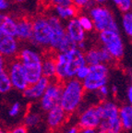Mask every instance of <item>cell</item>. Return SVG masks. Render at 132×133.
I'll return each mask as SVG.
<instances>
[{
  "label": "cell",
  "instance_id": "15",
  "mask_svg": "<svg viewBox=\"0 0 132 133\" xmlns=\"http://www.w3.org/2000/svg\"><path fill=\"white\" fill-rule=\"evenodd\" d=\"M16 38L19 41H30L32 34V19L27 16L15 17Z\"/></svg>",
  "mask_w": 132,
  "mask_h": 133
},
{
  "label": "cell",
  "instance_id": "35",
  "mask_svg": "<svg viewBox=\"0 0 132 133\" xmlns=\"http://www.w3.org/2000/svg\"><path fill=\"white\" fill-rule=\"evenodd\" d=\"M8 133H28V129L24 125H21V126H18V127L11 129Z\"/></svg>",
  "mask_w": 132,
  "mask_h": 133
},
{
  "label": "cell",
  "instance_id": "28",
  "mask_svg": "<svg viewBox=\"0 0 132 133\" xmlns=\"http://www.w3.org/2000/svg\"><path fill=\"white\" fill-rule=\"evenodd\" d=\"M73 5L80 9H89L91 6L94 5L93 0H72Z\"/></svg>",
  "mask_w": 132,
  "mask_h": 133
},
{
  "label": "cell",
  "instance_id": "33",
  "mask_svg": "<svg viewBox=\"0 0 132 133\" xmlns=\"http://www.w3.org/2000/svg\"><path fill=\"white\" fill-rule=\"evenodd\" d=\"M21 105L19 103H14V104L11 105L10 109L8 111V115L12 117H15V116H19L21 114Z\"/></svg>",
  "mask_w": 132,
  "mask_h": 133
},
{
  "label": "cell",
  "instance_id": "19",
  "mask_svg": "<svg viewBox=\"0 0 132 133\" xmlns=\"http://www.w3.org/2000/svg\"><path fill=\"white\" fill-rule=\"evenodd\" d=\"M53 14L56 15L62 21H68V19L76 18L78 15V9L74 6H52Z\"/></svg>",
  "mask_w": 132,
  "mask_h": 133
},
{
  "label": "cell",
  "instance_id": "25",
  "mask_svg": "<svg viewBox=\"0 0 132 133\" xmlns=\"http://www.w3.org/2000/svg\"><path fill=\"white\" fill-rule=\"evenodd\" d=\"M42 122V116L37 112H28L24 116V126L26 128H35L39 126Z\"/></svg>",
  "mask_w": 132,
  "mask_h": 133
},
{
  "label": "cell",
  "instance_id": "49",
  "mask_svg": "<svg viewBox=\"0 0 132 133\" xmlns=\"http://www.w3.org/2000/svg\"><path fill=\"white\" fill-rule=\"evenodd\" d=\"M130 11H132V5H131V8H130Z\"/></svg>",
  "mask_w": 132,
  "mask_h": 133
},
{
  "label": "cell",
  "instance_id": "17",
  "mask_svg": "<svg viewBox=\"0 0 132 133\" xmlns=\"http://www.w3.org/2000/svg\"><path fill=\"white\" fill-rule=\"evenodd\" d=\"M65 28H66V32L68 35V37L71 40H73L77 44L78 43L86 41L87 32L81 26L77 17L68 19L65 24Z\"/></svg>",
  "mask_w": 132,
  "mask_h": 133
},
{
  "label": "cell",
  "instance_id": "48",
  "mask_svg": "<svg viewBox=\"0 0 132 133\" xmlns=\"http://www.w3.org/2000/svg\"><path fill=\"white\" fill-rule=\"evenodd\" d=\"M105 133H117V132H115V131H106Z\"/></svg>",
  "mask_w": 132,
  "mask_h": 133
},
{
  "label": "cell",
  "instance_id": "40",
  "mask_svg": "<svg viewBox=\"0 0 132 133\" xmlns=\"http://www.w3.org/2000/svg\"><path fill=\"white\" fill-rule=\"evenodd\" d=\"M6 17H8V14H0V28L2 26L4 21L6 19Z\"/></svg>",
  "mask_w": 132,
  "mask_h": 133
},
{
  "label": "cell",
  "instance_id": "38",
  "mask_svg": "<svg viewBox=\"0 0 132 133\" xmlns=\"http://www.w3.org/2000/svg\"><path fill=\"white\" fill-rule=\"evenodd\" d=\"M97 129H91V128H83L80 129V133H96Z\"/></svg>",
  "mask_w": 132,
  "mask_h": 133
},
{
  "label": "cell",
  "instance_id": "5",
  "mask_svg": "<svg viewBox=\"0 0 132 133\" xmlns=\"http://www.w3.org/2000/svg\"><path fill=\"white\" fill-rule=\"evenodd\" d=\"M88 15L93 19L94 30L97 32L106 31V30H113V31H119L115 15L109 8L104 5L94 4L89 8Z\"/></svg>",
  "mask_w": 132,
  "mask_h": 133
},
{
  "label": "cell",
  "instance_id": "11",
  "mask_svg": "<svg viewBox=\"0 0 132 133\" xmlns=\"http://www.w3.org/2000/svg\"><path fill=\"white\" fill-rule=\"evenodd\" d=\"M85 61L89 66L97 64H107L113 62L115 59L110 55V53L103 47H91L85 50L84 52Z\"/></svg>",
  "mask_w": 132,
  "mask_h": 133
},
{
  "label": "cell",
  "instance_id": "31",
  "mask_svg": "<svg viewBox=\"0 0 132 133\" xmlns=\"http://www.w3.org/2000/svg\"><path fill=\"white\" fill-rule=\"evenodd\" d=\"M132 5V0H120L117 8L122 13L130 11V8Z\"/></svg>",
  "mask_w": 132,
  "mask_h": 133
},
{
  "label": "cell",
  "instance_id": "26",
  "mask_svg": "<svg viewBox=\"0 0 132 133\" xmlns=\"http://www.w3.org/2000/svg\"><path fill=\"white\" fill-rule=\"evenodd\" d=\"M11 89L12 84L6 69L0 70V94H6Z\"/></svg>",
  "mask_w": 132,
  "mask_h": 133
},
{
  "label": "cell",
  "instance_id": "4",
  "mask_svg": "<svg viewBox=\"0 0 132 133\" xmlns=\"http://www.w3.org/2000/svg\"><path fill=\"white\" fill-rule=\"evenodd\" d=\"M47 19L53 31L52 40L49 45V49L52 52H68L73 48H76L77 44L67 34L63 21L54 14L48 15Z\"/></svg>",
  "mask_w": 132,
  "mask_h": 133
},
{
  "label": "cell",
  "instance_id": "14",
  "mask_svg": "<svg viewBox=\"0 0 132 133\" xmlns=\"http://www.w3.org/2000/svg\"><path fill=\"white\" fill-rule=\"evenodd\" d=\"M67 118H68V114L59 104L46 112V124L52 130H56L62 128Z\"/></svg>",
  "mask_w": 132,
  "mask_h": 133
},
{
  "label": "cell",
  "instance_id": "24",
  "mask_svg": "<svg viewBox=\"0 0 132 133\" xmlns=\"http://www.w3.org/2000/svg\"><path fill=\"white\" fill-rule=\"evenodd\" d=\"M121 27L127 36L132 39V11L124 12L121 19Z\"/></svg>",
  "mask_w": 132,
  "mask_h": 133
},
{
  "label": "cell",
  "instance_id": "13",
  "mask_svg": "<svg viewBox=\"0 0 132 133\" xmlns=\"http://www.w3.org/2000/svg\"><path fill=\"white\" fill-rule=\"evenodd\" d=\"M19 40L0 31V54L5 58H14L19 53Z\"/></svg>",
  "mask_w": 132,
  "mask_h": 133
},
{
  "label": "cell",
  "instance_id": "41",
  "mask_svg": "<svg viewBox=\"0 0 132 133\" xmlns=\"http://www.w3.org/2000/svg\"><path fill=\"white\" fill-rule=\"evenodd\" d=\"M94 4H98V5H104L106 3L107 0H93Z\"/></svg>",
  "mask_w": 132,
  "mask_h": 133
},
{
  "label": "cell",
  "instance_id": "32",
  "mask_svg": "<svg viewBox=\"0 0 132 133\" xmlns=\"http://www.w3.org/2000/svg\"><path fill=\"white\" fill-rule=\"evenodd\" d=\"M50 6H70L73 5L72 0H45Z\"/></svg>",
  "mask_w": 132,
  "mask_h": 133
},
{
  "label": "cell",
  "instance_id": "1",
  "mask_svg": "<svg viewBox=\"0 0 132 133\" xmlns=\"http://www.w3.org/2000/svg\"><path fill=\"white\" fill-rule=\"evenodd\" d=\"M55 59L56 64V79L60 82L75 78L77 70L86 64L84 51L78 47L68 52L55 53Z\"/></svg>",
  "mask_w": 132,
  "mask_h": 133
},
{
  "label": "cell",
  "instance_id": "39",
  "mask_svg": "<svg viewBox=\"0 0 132 133\" xmlns=\"http://www.w3.org/2000/svg\"><path fill=\"white\" fill-rule=\"evenodd\" d=\"M8 8V2L6 0H0V10H4Z\"/></svg>",
  "mask_w": 132,
  "mask_h": 133
},
{
  "label": "cell",
  "instance_id": "8",
  "mask_svg": "<svg viewBox=\"0 0 132 133\" xmlns=\"http://www.w3.org/2000/svg\"><path fill=\"white\" fill-rule=\"evenodd\" d=\"M109 73L110 69L107 64L90 66L89 75L82 81L85 91L88 92H95L102 86L107 84Z\"/></svg>",
  "mask_w": 132,
  "mask_h": 133
},
{
  "label": "cell",
  "instance_id": "45",
  "mask_svg": "<svg viewBox=\"0 0 132 133\" xmlns=\"http://www.w3.org/2000/svg\"><path fill=\"white\" fill-rule=\"evenodd\" d=\"M0 133H8L6 130H5L4 129H2V128H0Z\"/></svg>",
  "mask_w": 132,
  "mask_h": 133
},
{
  "label": "cell",
  "instance_id": "44",
  "mask_svg": "<svg viewBox=\"0 0 132 133\" xmlns=\"http://www.w3.org/2000/svg\"><path fill=\"white\" fill-rule=\"evenodd\" d=\"M128 76H129L130 83H132V71H129V72H128Z\"/></svg>",
  "mask_w": 132,
  "mask_h": 133
},
{
  "label": "cell",
  "instance_id": "7",
  "mask_svg": "<svg viewBox=\"0 0 132 133\" xmlns=\"http://www.w3.org/2000/svg\"><path fill=\"white\" fill-rule=\"evenodd\" d=\"M51 25L47 16H38L32 19V34L30 40L31 44L43 48H49L52 40Z\"/></svg>",
  "mask_w": 132,
  "mask_h": 133
},
{
  "label": "cell",
  "instance_id": "10",
  "mask_svg": "<svg viewBox=\"0 0 132 133\" xmlns=\"http://www.w3.org/2000/svg\"><path fill=\"white\" fill-rule=\"evenodd\" d=\"M62 92V82L54 79L51 81L44 94L40 98V107L43 111L47 112L52 107L59 104Z\"/></svg>",
  "mask_w": 132,
  "mask_h": 133
},
{
  "label": "cell",
  "instance_id": "9",
  "mask_svg": "<svg viewBox=\"0 0 132 133\" xmlns=\"http://www.w3.org/2000/svg\"><path fill=\"white\" fill-rule=\"evenodd\" d=\"M8 64L6 63V69L10 79L12 88H15L17 91H23L28 87V83L26 74L21 61L17 58H10Z\"/></svg>",
  "mask_w": 132,
  "mask_h": 133
},
{
  "label": "cell",
  "instance_id": "46",
  "mask_svg": "<svg viewBox=\"0 0 132 133\" xmlns=\"http://www.w3.org/2000/svg\"><path fill=\"white\" fill-rule=\"evenodd\" d=\"M96 133H105V131L102 130V129H97V132H96Z\"/></svg>",
  "mask_w": 132,
  "mask_h": 133
},
{
  "label": "cell",
  "instance_id": "43",
  "mask_svg": "<svg viewBox=\"0 0 132 133\" xmlns=\"http://www.w3.org/2000/svg\"><path fill=\"white\" fill-rule=\"evenodd\" d=\"M110 1H111V2L113 3L114 5H115V6H117L118 4H119V1H120V0H110Z\"/></svg>",
  "mask_w": 132,
  "mask_h": 133
},
{
  "label": "cell",
  "instance_id": "27",
  "mask_svg": "<svg viewBox=\"0 0 132 133\" xmlns=\"http://www.w3.org/2000/svg\"><path fill=\"white\" fill-rule=\"evenodd\" d=\"M78 22L81 24V26L83 28L86 32H91L94 30V26H93V19H91V17L87 14H78L77 16Z\"/></svg>",
  "mask_w": 132,
  "mask_h": 133
},
{
  "label": "cell",
  "instance_id": "22",
  "mask_svg": "<svg viewBox=\"0 0 132 133\" xmlns=\"http://www.w3.org/2000/svg\"><path fill=\"white\" fill-rule=\"evenodd\" d=\"M98 129H102L105 132L106 131H115V132L121 133V131L123 130L119 116L114 117V118L111 119H107V120H101V123H100Z\"/></svg>",
  "mask_w": 132,
  "mask_h": 133
},
{
  "label": "cell",
  "instance_id": "2",
  "mask_svg": "<svg viewBox=\"0 0 132 133\" xmlns=\"http://www.w3.org/2000/svg\"><path fill=\"white\" fill-rule=\"evenodd\" d=\"M82 81L76 78L62 82V92L59 104L68 115H72L80 109L85 95Z\"/></svg>",
  "mask_w": 132,
  "mask_h": 133
},
{
  "label": "cell",
  "instance_id": "23",
  "mask_svg": "<svg viewBox=\"0 0 132 133\" xmlns=\"http://www.w3.org/2000/svg\"><path fill=\"white\" fill-rule=\"evenodd\" d=\"M16 19L14 17H11L10 15H8L6 19L4 21L2 26L0 28V31L8 34V35L15 36L16 37Z\"/></svg>",
  "mask_w": 132,
  "mask_h": 133
},
{
  "label": "cell",
  "instance_id": "36",
  "mask_svg": "<svg viewBox=\"0 0 132 133\" xmlns=\"http://www.w3.org/2000/svg\"><path fill=\"white\" fill-rule=\"evenodd\" d=\"M127 99H128V104H132V83L129 85L127 91Z\"/></svg>",
  "mask_w": 132,
  "mask_h": 133
},
{
  "label": "cell",
  "instance_id": "37",
  "mask_svg": "<svg viewBox=\"0 0 132 133\" xmlns=\"http://www.w3.org/2000/svg\"><path fill=\"white\" fill-rule=\"evenodd\" d=\"M6 58H5L2 55L0 54V70L6 69Z\"/></svg>",
  "mask_w": 132,
  "mask_h": 133
},
{
  "label": "cell",
  "instance_id": "12",
  "mask_svg": "<svg viewBox=\"0 0 132 133\" xmlns=\"http://www.w3.org/2000/svg\"><path fill=\"white\" fill-rule=\"evenodd\" d=\"M101 123V117L99 116L96 106H88L82 110L78 115L77 125L80 129L83 128H91V129H98Z\"/></svg>",
  "mask_w": 132,
  "mask_h": 133
},
{
  "label": "cell",
  "instance_id": "3",
  "mask_svg": "<svg viewBox=\"0 0 132 133\" xmlns=\"http://www.w3.org/2000/svg\"><path fill=\"white\" fill-rule=\"evenodd\" d=\"M43 57L41 53L31 48H23L17 55V58L23 66L29 84L36 82L43 77Z\"/></svg>",
  "mask_w": 132,
  "mask_h": 133
},
{
  "label": "cell",
  "instance_id": "21",
  "mask_svg": "<svg viewBox=\"0 0 132 133\" xmlns=\"http://www.w3.org/2000/svg\"><path fill=\"white\" fill-rule=\"evenodd\" d=\"M119 119L123 130L132 129V104H127L119 107Z\"/></svg>",
  "mask_w": 132,
  "mask_h": 133
},
{
  "label": "cell",
  "instance_id": "29",
  "mask_svg": "<svg viewBox=\"0 0 132 133\" xmlns=\"http://www.w3.org/2000/svg\"><path fill=\"white\" fill-rule=\"evenodd\" d=\"M89 72H90V66L89 65L85 64V65H83V66H81V68L77 70L76 75H75V78L82 81L83 79L89 75Z\"/></svg>",
  "mask_w": 132,
  "mask_h": 133
},
{
  "label": "cell",
  "instance_id": "47",
  "mask_svg": "<svg viewBox=\"0 0 132 133\" xmlns=\"http://www.w3.org/2000/svg\"><path fill=\"white\" fill-rule=\"evenodd\" d=\"M16 1H17V2L21 3V2H24V1H26V0H16Z\"/></svg>",
  "mask_w": 132,
  "mask_h": 133
},
{
  "label": "cell",
  "instance_id": "6",
  "mask_svg": "<svg viewBox=\"0 0 132 133\" xmlns=\"http://www.w3.org/2000/svg\"><path fill=\"white\" fill-rule=\"evenodd\" d=\"M101 46L110 53L115 60H120L125 54V44L119 31L106 30L98 32Z\"/></svg>",
  "mask_w": 132,
  "mask_h": 133
},
{
  "label": "cell",
  "instance_id": "18",
  "mask_svg": "<svg viewBox=\"0 0 132 133\" xmlns=\"http://www.w3.org/2000/svg\"><path fill=\"white\" fill-rule=\"evenodd\" d=\"M99 116L101 117V120H107L114 117H117L119 114V107L118 105L113 101L110 100H102L99 104H96Z\"/></svg>",
  "mask_w": 132,
  "mask_h": 133
},
{
  "label": "cell",
  "instance_id": "20",
  "mask_svg": "<svg viewBox=\"0 0 132 133\" xmlns=\"http://www.w3.org/2000/svg\"><path fill=\"white\" fill-rule=\"evenodd\" d=\"M42 69H43V76L47 78L50 81L56 79V64L54 55L48 54L43 57V63H42Z\"/></svg>",
  "mask_w": 132,
  "mask_h": 133
},
{
  "label": "cell",
  "instance_id": "34",
  "mask_svg": "<svg viewBox=\"0 0 132 133\" xmlns=\"http://www.w3.org/2000/svg\"><path fill=\"white\" fill-rule=\"evenodd\" d=\"M80 129L78 125H69L63 128L61 133H80Z\"/></svg>",
  "mask_w": 132,
  "mask_h": 133
},
{
  "label": "cell",
  "instance_id": "16",
  "mask_svg": "<svg viewBox=\"0 0 132 133\" xmlns=\"http://www.w3.org/2000/svg\"><path fill=\"white\" fill-rule=\"evenodd\" d=\"M50 79H47L45 77H42L39 81H37L36 82L32 83V84H29L28 87L22 91L23 96L26 99L29 100H40V98L43 96V94H44L46 88L49 85Z\"/></svg>",
  "mask_w": 132,
  "mask_h": 133
},
{
  "label": "cell",
  "instance_id": "42",
  "mask_svg": "<svg viewBox=\"0 0 132 133\" xmlns=\"http://www.w3.org/2000/svg\"><path fill=\"white\" fill-rule=\"evenodd\" d=\"M118 91V87L116 85H113L111 87V92H113L114 94H116Z\"/></svg>",
  "mask_w": 132,
  "mask_h": 133
},
{
  "label": "cell",
  "instance_id": "30",
  "mask_svg": "<svg viewBox=\"0 0 132 133\" xmlns=\"http://www.w3.org/2000/svg\"><path fill=\"white\" fill-rule=\"evenodd\" d=\"M95 92H96V94H97V95L99 96L102 100H104V99H106L108 96H109L110 89H109V87L107 86V84H105V85L102 86L101 88H99V89L95 91Z\"/></svg>",
  "mask_w": 132,
  "mask_h": 133
}]
</instances>
